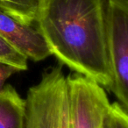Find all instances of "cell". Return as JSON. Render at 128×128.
<instances>
[{
  "label": "cell",
  "instance_id": "obj_5",
  "mask_svg": "<svg viewBox=\"0 0 128 128\" xmlns=\"http://www.w3.org/2000/svg\"><path fill=\"white\" fill-rule=\"evenodd\" d=\"M0 37L27 59L40 62L51 55L44 39L34 26H28L0 9Z\"/></svg>",
  "mask_w": 128,
  "mask_h": 128
},
{
  "label": "cell",
  "instance_id": "obj_6",
  "mask_svg": "<svg viewBox=\"0 0 128 128\" xmlns=\"http://www.w3.org/2000/svg\"><path fill=\"white\" fill-rule=\"evenodd\" d=\"M25 99L12 85L0 91V128H23Z\"/></svg>",
  "mask_w": 128,
  "mask_h": 128
},
{
  "label": "cell",
  "instance_id": "obj_2",
  "mask_svg": "<svg viewBox=\"0 0 128 128\" xmlns=\"http://www.w3.org/2000/svg\"><path fill=\"white\" fill-rule=\"evenodd\" d=\"M25 102L23 128H72L68 86L62 64L43 71Z\"/></svg>",
  "mask_w": 128,
  "mask_h": 128
},
{
  "label": "cell",
  "instance_id": "obj_1",
  "mask_svg": "<svg viewBox=\"0 0 128 128\" xmlns=\"http://www.w3.org/2000/svg\"><path fill=\"white\" fill-rule=\"evenodd\" d=\"M106 0H40L36 28L62 65L110 90Z\"/></svg>",
  "mask_w": 128,
  "mask_h": 128
},
{
  "label": "cell",
  "instance_id": "obj_4",
  "mask_svg": "<svg viewBox=\"0 0 128 128\" xmlns=\"http://www.w3.org/2000/svg\"><path fill=\"white\" fill-rule=\"evenodd\" d=\"M72 128H101L110 105L105 90L88 77L72 72L67 76Z\"/></svg>",
  "mask_w": 128,
  "mask_h": 128
},
{
  "label": "cell",
  "instance_id": "obj_3",
  "mask_svg": "<svg viewBox=\"0 0 128 128\" xmlns=\"http://www.w3.org/2000/svg\"><path fill=\"white\" fill-rule=\"evenodd\" d=\"M105 46L112 75L110 91L128 110V0H106Z\"/></svg>",
  "mask_w": 128,
  "mask_h": 128
},
{
  "label": "cell",
  "instance_id": "obj_7",
  "mask_svg": "<svg viewBox=\"0 0 128 128\" xmlns=\"http://www.w3.org/2000/svg\"><path fill=\"white\" fill-rule=\"evenodd\" d=\"M40 0H0V9L28 26H34Z\"/></svg>",
  "mask_w": 128,
  "mask_h": 128
},
{
  "label": "cell",
  "instance_id": "obj_9",
  "mask_svg": "<svg viewBox=\"0 0 128 128\" xmlns=\"http://www.w3.org/2000/svg\"><path fill=\"white\" fill-rule=\"evenodd\" d=\"M28 59L0 37V62L9 64L20 71L27 70Z\"/></svg>",
  "mask_w": 128,
  "mask_h": 128
},
{
  "label": "cell",
  "instance_id": "obj_8",
  "mask_svg": "<svg viewBox=\"0 0 128 128\" xmlns=\"http://www.w3.org/2000/svg\"><path fill=\"white\" fill-rule=\"evenodd\" d=\"M101 128H128V110L118 101L110 104Z\"/></svg>",
  "mask_w": 128,
  "mask_h": 128
},
{
  "label": "cell",
  "instance_id": "obj_10",
  "mask_svg": "<svg viewBox=\"0 0 128 128\" xmlns=\"http://www.w3.org/2000/svg\"><path fill=\"white\" fill-rule=\"evenodd\" d=\"M17 72H20L17 68L4 62H0V91L4 87L6 80Z\"/></svg>",
  "mask_w": 128,
  "mask_h": 128
}]
</instances>
